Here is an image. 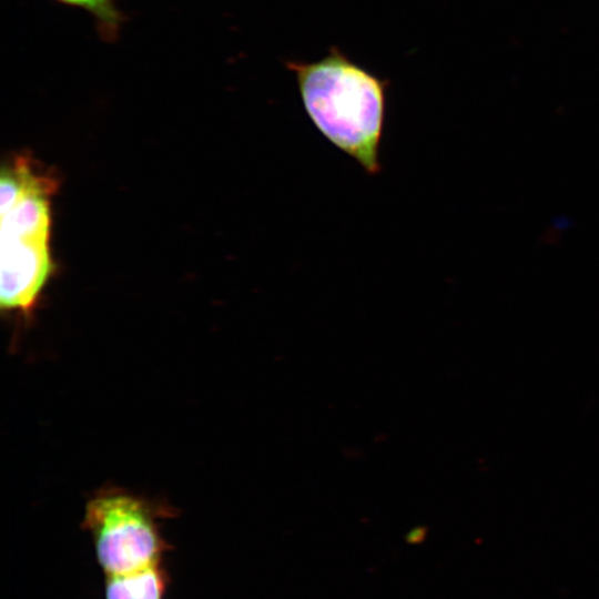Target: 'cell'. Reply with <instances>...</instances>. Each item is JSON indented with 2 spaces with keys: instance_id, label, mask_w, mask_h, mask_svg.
I'll list each match as a JSON object with an SVG mask.
<instances>
[{
  "instance_id": "1",
  "label": "cell",
  "mask_w": 599,
  "mask_h": 599,
  "mask_svg": "<svg viewBox=\"0 0 599 599\" xmlns=\"http://www.w3.org/2000/svg\"><path fill=\"white\" fill-rule=\"evenodd\" d=\"M317 130L369 174L380 171L387 82L333 47L315 62L287 61Z\"/></svg>"
},
{
  "instance_id": "2",
  "label": "cell",
  "mask_w": 599,
  "mask_h": 599,
  "mask_svg": "<svg viewBox=\"0 0 599 599\" xmlns=\"http://www.w3.org/2000/svg\"><path fill=\"white\" fill-rule=\"evenodd\" d=\"M174 516L176 510L167 504L106 486L88 499L81 527L91 537L104 575H125L162 565L170 545L161 525Z\"/></svg>"
},
{
  "instance_id": "3",
  "label": "cell",
  "mask_w": 599,
  "mask_h": 599,
  "mask_svg": "<svg viewBox=\"0 0 599 599\" xmlns=\"http://www.w3.org/2000/svg\"><path fill=\"white\" fill-rule=\"evenodd\" d=\"M48 243L40 237H1L2 311L31 313L53 267Z\"/></svg>"
},
{
  "instance_id": "4",
  "label": "cell",
  "mask_w": 599,
  "mask_h": 599,
  "mask_svg": "<svg viewBox=\"0 0 599 599\" xmlns=\"http://www.w3.org/2000/svg\"><path fill=\"white\" fill-rule=\"evenodd\" d=\"M167 573L162 565L125 575L105 576V599H163Z\"/></svg>"
},
{
  "instance_id": "5",
  "label": "cell",
  "mask_w": 599,
  "mask_h": 599,
  "mask_svg": "<svg viewBox=\"0 0 599 599\" xmlns=\"http://www.w3.org/2000/svg\"><path fill=\"white\" fill-rule=\"evenodd\" d=\"M67 7L84 10L95 21L100 37L114 42L125 21V14L116 6L115 0H53Z\"/></svg>"
},
{
  "instance_id": "6",
  "label": "cell",
  "mask_w": 599,
  "mask_h": 599,
  "mask_svg": "<svg viewBox=\"0 0 599 599\" xmlns=\"http://www.w3.org/2000/svg\"><path fill=\"white\" fill-rule=\"evenodd\" d=\"M424 536H425V530L422 528H416L415 530L410 531L407 535L406 539H407V542L409 544H417L423 540Z\"/></svg>"
}]
</instances>
